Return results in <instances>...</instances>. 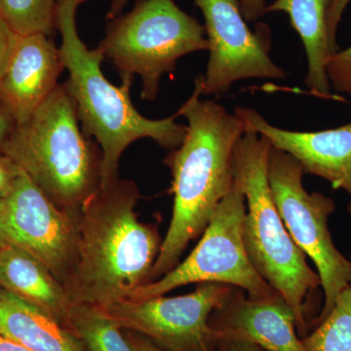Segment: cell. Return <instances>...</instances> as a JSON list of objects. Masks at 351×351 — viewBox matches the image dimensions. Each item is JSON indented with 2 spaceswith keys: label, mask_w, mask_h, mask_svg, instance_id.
I'll return each mask as SVG.
<instances>
[{
  "label": "cell",
  "mask_w": 351,
  "mask_h": 351,
  "mask_svg": "<svg viewBox=\"0 0 351 351\" xmlns=\"http://www.w3.org/2000/svg\"><path fill=\"white\" fill-rule=\"evenodd\" d=\"M135 182L117 180L80 207L75 265L64 284L71 304L106 307L147 284L161 244L156 226L138 221Z\"/></svg>",
  "instance_id": "1"
},
{
  "label": "cell",
  "mask_w": 351,
  "mask_h": 351,
  "mask_svg": "<svg viewBox=\"0 0 351 351\" xmlns=\"http://www.w3.org/2000/svg\"><path fill=\"white\" fill-rule=\"evenodd\" d=\"M178 110L188 121L180 147L164 159L172 175V218L147 282L174 269L191 240L202 234L233 184V152L245 133L235 113L213 101H201V88Z\"/></svg>",
  "instance_id": "2"
},
{
  "label": "cell",
  "mask_w": 351,
  "mask_h": 351,
  "mask_svg": "<svg viewBox=\"0 0 351 351\" xmlns=\"http://www.w3.org/2000/svg\"><path fill=\"white\" fill-rule=\"evenodd\" d=\"M78 0L57 4L55 25L62 36L60 56L69 71L66 85L75 103L83 133L101 147V188L119 180L120 157L127 147L149 138L166 149H177L186 137V126L178 124L176 112L164 119H149L134 107L130 98L133 80L117 87L107 80L101 64L105 59L98 48L89 49L76 27Z\"/></svg>",
  "instance_id": "3"
},
{
  "label": "cell",
  "mask_w": 351,
  "mask_h": 351,
  "mask_svg": "<svg viewBox=\"0 0 351 351\" xmlns=\"http://www.w3.org/2000/svg\"><path fill=\"white\" fill-rule=\"evenodd\" d=\"M66 83L22 123L0 152L19 166L60 209L78 211L100 188L101 152L80 125Z\"/></svg>",
  "instance_id": "4"
},
{
  "label": "cell",
  "mask_w": 351,
  "mask_h": 351,
  "mask_svg": "<svg viewBox=\"0 0 351 351\" xmlns=\"http://www.w3.org/2000/svg\"><path fill=\"white\" fill-rule=\"evenodd\" d=\"M271 147L267 138L245 131L233 152V179L246 202L245 248L258 274L292 309L298 332L304 337L307 300L320 287V278L289 234L277 209L269 181Z\"/></svg>",
  "instance_id": "5"
},
{
  "label": "cell",
  "mask_w": 351,
  "mask_h": 351,
  "mask_svg": "<svg viewBox=\"0 0 351 351\" xmlns=\"http://www.w3.org/2000/svg\"><path fill=\"white\" fill-rule=\"evenodd\" d=\"M113 20L97 48L121 80L141 76L144 100H156L161 77L180 58L209 48L205 27L174 0H138L133 10Z\"/></svg>",
  "instance_id": "6"
},
{
  "label": "cell",
  "mask_w": 351,
  "mask_h": 351,
  "mask_svg": "<svg viewBox=\"0 0 351 351\" xmlns=\"http://www.w3.org/2000/svg\"><path fill=\"white\" fill-rule=\"evenodd\" d=\"M245 214L244 195L234 182L191 255L165 276L138 288L128 300L143 301L182 286L207 282L241 289L256 301L281 297L263 280L248 257L243 239Z\"/></svg>",
  "instance_id": "7"
},
{
  "label": "cell",
  "mask_w": 351,
  "mask_h": 351,
  "mask_svg": "<svg viewBox=\"0 0 351 351\" xmlns=\"http://www.w3.org/2000/svg\"><path fill=\"white\" fill-rule=\"evenodd\" d=\"M304 174L297 159L271 147L269 181L277 209L295 245L315 265L324 293L319 323L350 285L351 261L335 246L330 232L328 221L336 210L334 200L322 193H309L302 184Z\"/></svg>",
  "instance_id": "8"
},
{
  "label": "cell",
  "mask_w": 351,
  "mask_h": 351,
  "mask_svg": "<svg viewBox=\"0 0 351 351\" xmlns=\"http://www.w3.org/2000/svg\"><path fill=\"white\" fill-rule=\"evenodd\" d=\"M235 290L226 284L200 283L189 294L125 300L100 308L120 327L145 337L163 350L212 351L216 335L210 317Z\"/></svg>",
  "instance_id": "9"
},
{
  "label": "cell",
  "mask_w": 351,
  "mask_h": 351,
  "mask_svg": "<svg viewBox=\"0 0 351 351\" xmlns=\"http://www.w3.org/2000/svg\"><path fill=\"white\" fill-rule=\"evenodd\" d=\"M205 19L209 60L198 76L201 94L228 93L239 80H285L286 73L270 59L269 29L253 32L239 0H195Z\"/></svg>",
  "instance_id": "10"
},
{
  "label": "cell",
  "mask_w": 351,
  "mask_h": 351,
  "mask_svg": "<svg viewBox=\"0 0 351 351\" xmlns=\"http://www.w3.org/2000/svg\"><path fill=\"white\" fill-rule=\"evenodd\" d=\"M78 211L60 209L22 170L4 199L0 239L38 258L64 287L75 265Z\"/></svg>",
  "instance_id": "11"
},
{
  "label": "cell",
  "mask_w": 351,
  "mask_h": 351,
  "mask_svg": "<svg viewBox=\"0 0 351 351\" xmlns=\"http://www.w3.org/2000/svg\"><path fill=\"white\" fill-rule=\"evenodd\" d=\"M234 113L243 122L245 131L256 132L272 147L294 157L304 174L317 176L332 189L345 191L350 198L351 214V122L328 130L290 131L271 125L253 108H237Z\"/></svg>",
  "instance_id": "12"
},
{
  "label": "cell",
  "mask_w": 351,
  "mask_h": 351,
  "mask_svg": "<svg viewBox=\"0 0 351 351\" xmlns=\"http://www.w3.org/2000/svg\"><path fill=\"white\" fill-rule=\"evenodd\" d=\"M64 69L59 48L44 34H17L0 78V104L16 124L25 121L56 89Z\"/></svg>",
  "instance_id": "13"
},
{
  "label": "cell",
  "mask_w": 351,
  "mask_h": 351,
  "mask_svg": "<svg viewBox=\"0 0 351 351\" xmlns=\"http://www.w3.org/2000/svg\"><path fill=\"white\" fill-rule=\"evenodd\" d=\"M209 324L217 334L251 341L265 351H307L298 336L294 313L281 297L256 301L237 288L212 313Z\"/></svg>",
  "instance_id": "14"
},
{
  "label": "cell",
  "mask_w": 351,
  "mask_h": 351,
  "mask_svg": "<svg viewBox=\"0 0 351 351\" xmlns=\"http://www.w3.org/2000/svg\"><path fill=\"white\" fill-rule=\"evenodd\" d=\"M0 287L66 325L71 302L66 289L41 261L24 249L6 243L0 252Z\"/></svg>",
  "instance_id": "15"
},
{
  "label": "cell",
  "mask_w": 351,
  "mask_h": 351,
  "mask_svg": "<svg viewBox=\"0 0 351 351\" xmlns=\"http://www.w3.org/2000/svg\"><path fill=\"white\" fill-rule=\"evenodd\" d=\"M329 0H276L267 6L265 14L284 12L301 38L308 64L306 84L314 96L343 100L332 93L327 75V64L334 53L330 46L327 27Z\"/></svg>",
  "instance_id": "16"
},
{
  "label": "cell",
  "mask_w": 351,
  "mask_h": 351,
  "mask_svg": "<svg viewBox=\"0 0 351 351\" xmlns=\"http://www.w3.org/2000/svg\"><path fill=\"white\" fill-rule=\"evenodd\" d=\"M0 335L31 351H84L69 328L40 307L1 287Z\"/></svg>",
  "instance_id": "17"
},
{
  "label": "cell",
  "mask_w": 351,
  "mask_h": 351,
  "mask_svg": "<svg viewBox=\"0 0 351 351\" xmlns=\"http://www.w3.org/2000/svg\"><path fill=\"white\" fill-rule=\"evenodd\" d=\"M66 327L80 339L84 351H135L122 328L100 307L71 304Z\"/></svg>",
  "instance_id": "18"
},
{
  "label": "cell",
  "mask_w": 351,
  "mask_h": 351,
  "mask_svg": "<svg viewBox=\"0 0 351 351\" xmlns=\"http://www.w3.org/2000/svg\"><path fill=\"white\" fill-rule=\"evenodd\" d=\"M311 335L302 338L307 351H351V284Z\"/></svg>",
  "instance_id": "19"
},
{
  "label": "cell",
  "mask_w": 351,
  "mask_h": 351,
  "mask_svg": "<svg viewBox=\"0 0 351 351\" xmlns=\"http://www.w3.org/2000/svg\"><path fill=\"white\" fill-rule=\"evenodd\" d=\"M56 7L54 0H0V17L20 36H50L56 29Z\"/></svg>",
  "instance_id": "20"
},
{
  "label": "cell",
  "mask_w": 351,
  "mask_h": 351,
  "mask_svg": "<svg viewBox=\"0 0 351 351\" xmlns=\"http://www.w3.org/2000/svg\"><path fill=\"white\" fill-rule=\"evenodd\" d=\"M326 71L332 90L351 96V45L332 55Z\"/></svg>",
  "instance_id": "21"
},
{
  "label": "cell",
  "mask_w": 351,
  "mask_h": 351,
  "mask_svg": "<svg viewBox=\"0 0 351 351\" xmlns=\"http://www.w3.org/2000/svg\"><path fill=\"white\" fill-rule=\"evenodd\" d=\"M351 0H329L327 9V27L328 36H329L330 46L332 52L337 53L339 51L337 44V34L343 13L346 7L350 3Z\"/></svg>",
  "instance_id": "22"
},
{
  "label": "cell",
  "mask_w": 351,
  "mask_h": 351,
  "mask_svg": "<svg viewBox=\"0 0 351 351\" xmlns=\"http://www.w3.org/2000/svg\"><path fill=\"white\" fill-rule=\"evenodd\" d=\"M21 172L22 169L19 166L0 152V198L5 199L10 195Z\"/></svg>",
  "instance_id": "23"
},
{
  "label": "cell",
  "mask_w": 351,
  "mask_h": 351,
  "mask_svg": "<svg viewBox=\"0 0 351 351\" xmlns=\"http://www.w3.org/2000/svg\"><path fill=\"white\" fill-rule=\"evenodd\" d=\"M17 34L0 17V78L12 53Z\"/></svg>",
  "instance_id": "24"
},
{
  "label": "cell",
  "mask_w": 351,
  "mask_h": 351,
  "mask_svg": "<svg viewBox=\"0 0 351 351\" xmlns=\"http://www.w3.org/2000/svg\"><path fill=\"white\" fill-rule=\"evenodd\" d=\"M215 335L216 337H215L212 351H265L251 341L221 336V335L217 334L216 332H215Z\"/></svg>",
  "instance_id": "25"
},
{
  "label": "cell",
  "mask_w": 351,
  "mask_h": 351,
  "mask_svg": "<svg viewBox=\"0 0 351 351\" xmlns=\"http://www.w3.org/2000/svg\"><path fill=\"white\" fill-rule=\"evenodd\" d=\"M239 3L246 22H256L265 14V0H239Z\"/></svg>",
  "instance_id": "26"
},
{
  "label": "cell",
  "mask_w": 351,
  "mask_h": 351,
  "mask_svg": "<svg viewBox=\"0 0 351 351\" xmlns=\"http://www.w3.org/2000/svg\"><path fill=\"white\" fill-rule=\"evenodd\" d=\"M15 121L10 113L0 104V145L8 138L12 132Z\"/></svg>",
  "instance_id": "27"
},
{
  "label": "cell",
  "mask_w": 351,
  "mask_h": 351,
  "mask_svg": "<svg viewBox=\"0 0 351 351\" xmlns=\"http://www.w3.org/2000/svg\"><path fill=\"white\" fill-rule=\"evenodd\" d=\"M127 339H129L135 351H165L157 346L156 343H152L149 339L136 334V332H133V335L129 334Z\"/></svg>",
  "instance_id": "28"
},
{
  "label": "cell",
  "mask_w": 351,
  "mask_h": 351,
  "mask_svg": "<svg viewBox=\"0 0 351 351\" xmlns=\"http://www.w3.org/2000/svg\"><path fill=\"white\" fill-rule=\"evenodd\" d=\"M0 351H31L12 339L0 335Z\"/></svg>",
  "instance_id": "29"
},
{
  "label": "cell",
  "mask_w": 351,
  "mask_h": 351,
  "mask_svg": "<svg viewBox=\"0 0 351 351\" xmlns=\"http://www.w3.org/2000/svg\"><path fill=\"white\" fill-rule=\"evenodd\" d=\"M130 0H113L110 10H108L107 18L110 20L119 17V14L123 10L124 7Z\"/></svg>",
  "instance_id": "30"
},
{
  "label": "cell",
  "mask_w": 351,
  "mask_h": 351,
  "mask_svg": "<svg viewBox=\"0 0 351 351\" xmlns=\"http://www.w3.org/2000/svg\"><path fill=\"white\" fill-rule=\"evenodd\" d=\"M55 2H56V4L62 3V2L68 1V0H54ZM78 1L80 2V3H83V2L89 1V0H78Z\"/></svg>",
  "instance_id": "31"
},
{
  "label": "cell",
  "mask_w": 351,
  "mask_h": 351,
  "mask_svg": "<svg viewBox=\"0 0 351 351\" xmlns=\"http://www.w3.org/2000/svg\"><path fill=\"white\" fill-rule=\"evenodd\" d=\"M4 207V199L0 198V214H1L2 210H3Z\"/></svg>",
  "instance_id": "32"
},
{
  "label": "cell",
  "mask_w": 351,
  "mask_h": 351,
  "mask_svg": "<svg viewBox=\"0 0 351 351\" xmlns=\"http://www.w3.org/2000/svg\"><path fill=\"white\" fill-rule=\"evenodd\" d=\"M5 242L3 241L1 239H0V252H1L3 247L5 246Z\"/></svg>",
  "instance_id": "33"
}]
</instances>
